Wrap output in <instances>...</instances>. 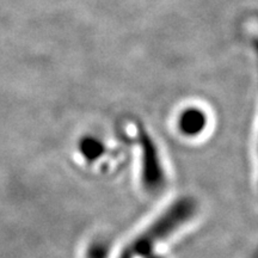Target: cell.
<instances>
[{
	"mask_svg": "<svg viewBox=\"0 0 258 258\" xmlns=\"http://www.w3.org/2000/svg\"><path fill=\"white\" fill-rule=\"evenodd\" d=\"M176 129L182 137L195 139L207 131L209 114L199 103H189L179 109L176 115Z\"/></svg>",
	"mask_w": 258,
	"mask_h": 258,
	"instance_id": "3957f363",
	"label": "cell"
},
{
	"mask_svg": "<svg viewBox=\"0 0 258 258\" xmlns=\"http://www.w3.org/2000/svg\"><path fill=\"white\" fill-rule=\"evenodd\" d=\"M80 152L85 159L95 160L104 152V145L97 138L86 137L80 141Z\"/></svg>",
	"mask_w": 258,
	"mask_h": 258,
	"instance_id": "277c9868",
	"label": "cell"
},
{
	"mask_svg": "<svg viewBox=\"0 0 258 258\" xmlns=\"http://www.w3.org/2000/svg\"><path fill=\"white\" fill-rule=\"evenodd\" d=\"M141 150V184L147 192L156 195L165 189L166 173L159 151L147 133H141L139 138Z\"/></svg>",
	"mask_w": 258,
	"mask_h": 258,
	"instance_id": "7a4b0ae2",
	"label": "cell"
},
{
	"mask_svg": "<svg viewBox=\"0 0 258 258\" xmlns=\"http://www.w3.org/2000/svg\"><path fill=\"white\" fill-rule=\"evenodd\" d=\"M253 258H258V251L256 252V254H254V256H253Z\"/></svg>",
	"mask_w": 258,
	"mask_h": 258,
	"instance_id": "5b68a950",
	"label": "cell"
},
{
	"mask_svg": "<svg viewBox=\"0 0 258 258\" xmlns=\"http://www.w3.org/2000/svg\"><path fill=\"white\" fill-rule=\"evenodd\" d=\"M198 212V203L192 198L183 196L171 203L145 230L139 233L117 258H140L152 252L154 247L188 224Z\"/></svg>",
	"mask_w": 258,
	"mask_h": 258,
	"instance_id": "6da1fadb",
	"label": "cell"
}]
</instances>
